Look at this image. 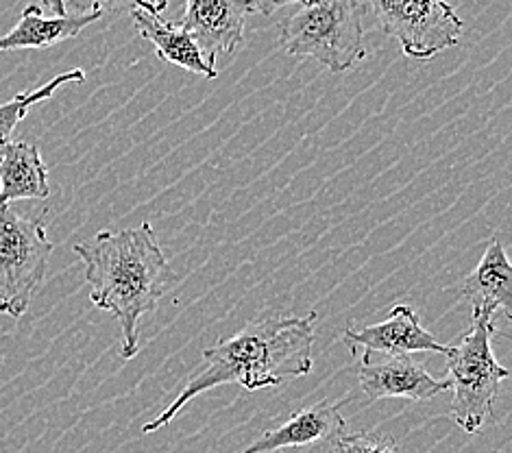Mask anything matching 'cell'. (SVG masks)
Wrapping results in <instances>:
<instances>
[{
	"label": "cell",
	"instance_id": "cell-1",
	"mask_svg": "<svg viewBox=\"0 0 512 453\" xmlns=\"http://www.w3.org/2000/svg\"><path fill=\"white\" fill-rule=\"evenodd\" d=\"M316 314L262 316L247 323L227 340L203 351V369L194 375L170 406L149 421L142 432L162 430L188 401L223 384H240L247 390L284 386L312 371Z\"/></svg>",
	"mask_w": 512,
	"mask_h": 453
},
{
	"label": "cell",
	"instance_id": "cell-2",
	"mask_svg": "<svg viewBox=\"0 0 512 453\" xmlns=\"http://www.w3.org/2000/svg\"><path fill=\"white\" fill-rule=\"evenodd\" d=\"M85 262L90 299L112 314L123 332L125 360L138 353V325L155 312L170 279L164 251L149 223L123 231H99L92 240L75 244Z\"/></svg>",
	"mask_w": 512,
	"mask_h": 453
},
{
	"label": "cell",
	"instance_id": "cell-3",
	"mask_svg": "<svg viewBox=\"0 0 512 453\" xmlns=\"http://www.w3.org/2000/svg\"><path fill=\"white\" fill-rule=\"evenodd\" d=\"M362 18V0H306L282 24V46L288 55L347 72L367 57Z\"/></svg>",
	"mask_w": 512,
	"mask_h": 453
},
{
	"label": "cell",
	"instance_id": "cell-4",
	"mask_svg": "<svg viewBox=\"0 0 512 453\" xmlns=\"http://www.w3.org/2000/svg\"><path fill=\"white\" fill-rule=\"evenodd\" d=\"M495 334V316L473 312V323L458 347H451L447 358L451 419L467 434L482 430V425L493 416V401L499 384L510 377V371L497 362L491 349Z\"/></svg>",
	"mask_w": 512,
	"mask_h": 453
},
{
	"label": "cell",
	"instance_id": "cell-5",
	"mask_svg": "<svg viewBox=\"0 0 512 453\" xmlns=\"http://www.w3.org/2000/svg\"><path fill=\"white\" fill-rule=\"evenodd\" d=\"M53 242L42 218L20 216L0 205V314L20 318L46 277Z\"/></svg>",
	"mask_w": 512,
	"mask_h": 453
},
{
	"label": "cell",
	"instance_id": "cell-6",
	"mask_svg": "<svg viewBox=\"0 0 512 453\" xmlns=\"http://www.w3.org/2000/svg\"><path fill=\"white\" fill-rule=\"evenodd\" d=\"M386 35L408 57L432 59L460 42L465 24L445 0H369Z\"/></svg>",
	"mask_w": 512,
	"mask_h": 453
},
{
	"label": "cell",
	"instance_id": "cell-7",
	"mask_svg": "<svg viewBox=\"0 0 512 453\" xmlns=\"http://www.w3.org/2000/svg\"><path fill=\"white\" fill-rule=\"evenodd\" d=\"M249 0H186L179 27L199 46L201 57L216 68L218 55L236 53L245 40Z\"/></svg>",
	"mask_w": 512,
	"mask_h": 453
},
{
	"label": "cell",
	"instance_id": "cell-8",
	"mask_svg": "<svg viewBox=\"0 0 512 453\" xmlns=\"http://www.w3.org/2000/svg\"><path fill=\"white\" fill-rule=\"evenodd\" d=\"M358 382L364 395L373 401L393 397L430 401L449 390L447 379H434L410 355H390L386 362H373L369 355H362Z\"/></svg>",
	"mask_w": 512,
	"mask_h": 453
},
{
	"label": "cell",
	"instance_id": "cell-9",
	"mask_svg": "<svg viewBox=\"0 0 512 453\" xmlns=\"http://www.w3.org/2000/svg\"><path fill=\"white\" fill-rule=\"evenodd\" d=\"M343 340L351 351L360 347L367 355L384 353L388 358L390 355H410L419 351L447 355L451 349L438 342L430 332H425L419 314L410 305H395L384 323L371 327H349Z\"/></svg>",
	"mask_w": 512,
	"mask_h": 453
},
{
	"label": "cell",
	"instance_id": "cell-10",
	"mask_svg": "<svg viewBox=\"0 0 512 453\" xmlns=\"http://www.w3.org/2000/svg\"><path fill=\"white\" fill-rule=\"evenodd\" d=\"M347 432V423L340 416V408L332 401H319L314 406L290 414L286 423L275 430H266L240 453H273L286 447L329 445L340 434Z\"/></svg>",
	"mask_w": 512,
	"mask_h": 453
},
{
	"label": "cell",
	"instance_id": "cell-11",
	"mask_svg": "<svg viewBox=\"0 0 512 453\" xmlns=\"http://www.w3.org/2000/svg\"><path fill=\"white\" fill-rule=\"evenodd\" d=\"M51 194L48 168L35 144L7 140L0 144V205Z\"/></svg>",
	"mask_w": 512,
	"mask_h": 453
},
{
	"label": "cell",
	"instance_id": "cell-12",
	"mask_svg": "<svg viewBox=\"0 0 512 453\" xmlns=\"http://www.w3.org/2000/svg\"><path fill=\"white\" fill-rule=\"evenodd\" d=\"M103 16V11H90V14L81 16H46L42 7L29 5L22 11L16 27L0 38V53L29 51V48H35V51L51 48L59 42L77 38L85 27H90L92 22Z\"/></svg>",
	"mask_w": 512,
	"mask_h": 453
},
{
	"label": "cell",
	"instance_id": "cell-13",
	"mask_svg": "<svg viewBox=\"0 0 512 453\" xmlns=\"http://www.w3.org/2000/svg\"><path fill=\"white\" fill-rule=\"evenodd\" d=\"M462 295L469 299L473 312L495 316L502 310L508 318L512 316V266L495 238L486 244L480 264L462 284Z\"/></svg>",
	"mask_w": 512,
	"mask_h": 453
},
{
	"label": "cell",
	"instance_id": "cell-14",
	"mask_svg": "<svg viewBox=\"0 0 512 453\" xmlns=\"http://www.w3.org/2000/svg\"><path fill=\"white\" fill-rule=\"evenodd\" d=\"M131 16L133 22H136L138 33L155 46L157 57L166 59L170 64H175L188 72H194V75L216 79V68H212L201 57L199 46L192 42L190 35L181 29L179 24L162 20L160 14H155V11L146 7L131 9Z\"/></svg>",
	"mask_w": 512,
	"mask_h": 453
},
{
	"label": "cell",
	"instance_id": "cell-15",
	"mask_svg": "<svg viewBox=\"0 0 512 453\" xmlns=\"http://www.w3.org/2000/svg\"><path fill=\"white\" fill-rule=\"evenodd\" d=\"M83 81H85V72L81 68L68 70L64 75H57L53 81L44 83L42 88L27 94H18L11 101L0 105V144L11 140V133H14V129L18 127V122L24 120V116L29 114V109L33 105L51 99L59 88H64L68 83H83Z\"/></svg>",
	"mask_w": 512,
	"mask_h": 453
},
{
	"label": "cell",
	"instance_id": "cell-16",
	"mask_svg": "<svg viewBox=\"0 0 512 453\" xmlns=\"http://www.w3.org/2000/svg\"><path fill=\"white\" fill-rule=\"evenodd\" d=\"M325 447V453H401L393 438L373 432H345Z\"/></svg>",
	"mask_w": 512,
	"mask_h": 453
},
{
	"label": "cell",
	"instance_id": "cell-17",
	"mask_svg": "<svg viewBox=\"0 0 512 453\" xmlns=\"http://www.w3.org/2000/svg\"><path fill=\"white\" fill-rule=\"evenodd\" d=\"M66 14L72 11V16L90 14V11H123V9H136L146 7L144 0H64Z\"/></svg>",
	"mask_w": 512,
	"mask_h": 453
},
{
	"label": "cell",
	"instance_id": "cell-18",
	"mask_svg": "<svg viewBox=\"0 0 512 453\" xmlns=\"http://www.w3.org/2000/svg\"><path fill=\"white\" fill-rule=\"evenodd\" d=\"M306 0H249V5L253 7V11H260L262 16H273L277 9H282L286 5H303Z\"/></svg>",
	"mask_w": 512,
	"mask_h": 453
},
{
	"label": "cell",
	"instance_id": "cell-19",
	"mask_svg": "<svg viewBox=\"0 0 512 453\" xmlns=\"http://www.w3.org/2000/svg\"><path fill=\"white\" fill-rule=\"evenodd\" d=\"M40 3L51 11L53 16H68L66 14V7H64V0H40Z\"/></svg>",
	"mask_w": 512,
	"mask_h": 453
},
{
	"label": "cell",
	"instance_id": "cell-20",
	"mask_svg": "<svg viewBox=\"0 0 512 453\" xmlns=\"http://www.w3.org/2000/svg\"><path fill=\"white\" fill-rule=\"evenodd\" d=\"M144 5H146V9H151V11H155V14H160V11L166 9L168 0H144Z\"/></svg>",
	"mask_w": 512,
	"mask_h": 453
}]
</instances>
